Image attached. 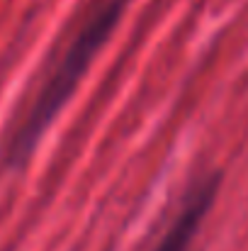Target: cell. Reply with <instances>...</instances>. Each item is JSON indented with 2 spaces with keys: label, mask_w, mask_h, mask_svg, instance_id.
Instances as JSON below:
<instances>
[{
  "label": "cell",
  "mask_w": 248,
  "mask_h": 251,
  "mask_svg": "<svg viewBox=\"0 0 248 251\" xmlns=\"http://www.w3.org/2000/svg\"><path fill=\"white\" fill-rule=\"evenodd\" d=\"M127 2L129 0H100L92 7V12L83 20V25L76 29L73 39L68 42L64 54L59 56L54 71L46 76L42 90L37 93L32 110L27 112L22 127L12 137V147L7 154L10 164H22L34 151L42 134L51 127L56 115L66 107L73 90L78 88L83 76L88 74L90 64L95 61V56L102 51V47L107 44V39L117 29L119 20L124 17Z\"/></svg>",
  "instance_id": "obj_1"
},
{
  "label": "cell",
  "mask_w": 248,
  "mask_h": 251,
  "mask_svg": "<svg viewBox=\"0 0 248 251\" xmlns=\"http://www.w3.org/2000/svg\"><path fill=\"white\" fill-rule=\"evenodd\" d=\"M219 193V176H204L200 178L190 193L185 195L180 210L175 212L170 227L163 232V237L158 239V244L154 251H187L192 244L200 225L204 222L207 212L212 210L214 200Z\"/></svg>",
  "instance_id": "obj_2"
}]
</instances>
